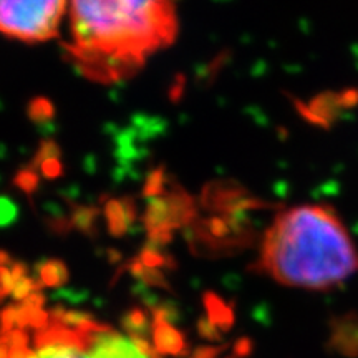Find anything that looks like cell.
I'll return each instance as SVG.
<instances>
[{
    "instance_id": "6da1fadb",
    "label": "cell",
    "mask_w": 358,
    "mask_h": 358,
    "mask_svg": "<svg viewBox=\"0 0 358 358\" xmlns=\"http://www.w3.org/2000/svg\"><path fill=\"white\" fill-rule=\"evenodd\" d=\"M69 60L90 80L131 78L176 38V0H70Z\"/></svg>"
},
{
    "instance_id": "7a4b0ae2",
    "label": "cell",
    "mask_w": 358,
    "mask_h": 358,
    "mask_svg": "<svg viewBox=\"0 0 358 358\" xmlns=\"http://www.w3.org/2000/svg\"><path fill=\"white\" fill-rule=\"evenodd\" d=\"M257 267L287 287L329 290L358 272V249L332 208L302 204L275 216Z\"/></svg>"
},
{
    "instance_id": "3957f363",
    "label": "cell",
    "mask_w": 358,
    "mask_h": 358,
    "mask_svg": "<svg viewBox=\"0 0 358 358\" xmlns=\"http://www.w3.org/2000/svg\"><path fill=\"white\" fill-rule=\"evenodd\" d=\"M70 0H0V34L22 42L58 37Z\"/></svg>"
},
{
    "instance_id": "277c9868",
    "label": "cell",
    "mask_w": 358,
    "mask_h": 358,
    "mask_svg": "<svg viewBox=\"0 0 358 358\" xmlns=\"http://www.w3.org/2000/svg\"><path fill=\"white\" fill-rule=\"evenodd\" d=\"M194 217L192 199L179 186H174L171 192L158 198H150L146 203L143 224L146 231L166 229L171 231L185 226Z\"/></svg>"
},
{
    "instance_id": "5b68a950",
    "label": "cell",
    "mask_w": 358,
    "mask_h": 358,
    "mask_svg": "<svg viewBox=\"0 0 358 358\" xmlns=\"http://www.w3.org/2000/svg\"><path fill=\"white\" fill-rule=\"evenodd\" d=\"M85 340L88 358H148L138 350L131 338L118 334L110 325L100 324L85 335Z\"/></svg>"
},
{
    "instance_id": "8992f818",
    "label": "cell",
    "mask_w": 358,
    "mask_h": 358,
    "mask_svg": "<svg viewBox=\"0 0 358 358\" xmlns=\"http://www.w3.org/2000/svg\"><path fill=\"white\" fill-rule=\"evenodd\" d=\"M329 345L338 355L358 358V315L350 313L332 322Z\"/></svg>"
},
{
    "instance_id": "52a82bcc",
    "label": "cell",
    "mask_w": 358,
    "mask_h": 358,
    "mask_svg": "<svg viewBox=\"0 0 358 358\" xmlns=\"http://www.w3.org/2000/svg\"><path fill=\"white\" fill-rule=\"evenodd\" d=\"M103 214L110 234L113 237H123L136 221V204L133 198H111L105 203Z\"/></svg>"
},
{
    "instance_id": "ba28073f",
    "label": "cell",
    "mask_w": 358,
    "mask_h": 358,
    "mask_svg": "<svg viewBox=\"0 0 358 358\" xmlns=\"http://www.w3.org/2000/svg\"><path fill=\"white\" fill-rule=\"evenodd\" d=\"M153 343L155 350L159 355H173V357H186L189 352L187 342L176 327L168 324L166 320L153 317Z\"/></svg>"
},
{
    "instance_id": "9c48e42d",
    "label": "cell",
    "mask_w": 358,
    "mask_h": 358,
    "mask_svg": "<svg viewBox=\"0 0 358 358\" xmlns=\"http://www.w3.org/2000/svg\"><path fill=\"white\" fill-rule=\"evenodd\" d=\"M35 274L42 287H62L70 279L69 267L60 259H45L35 267Z\"/></svg>"
},
{
    "instance_id": "30bf717a",
    "label": "cell",
    "mask_w": 358,
    "mask_h": 358,
    "mask_svg": "<svg viewBox=\"0 0 358 358\" xmlns=\"http://www.w3.org/2000/svg\"><path fill=\"white\" fill-rule=\"evenodd\" d=\"M98 217H100V209L96 206L71 204L69 216L71 229H77L90 239L98 236Z\"/></svg>"
},
{
    "instance_id": "8fae6325",
    "label": "cell",
    "mask_w": 358,
    "mask_h": 358,
    "mask_svg": "<svg viewBox=\"0 0 358 358\" xmlns=\"http://www.w3.org/2000/svg\"><path fill=\"white\" fill-rule=\"evenodd\" d=\"M122 329L131 338L148 340V335L153 330V322L143 307H129L122 315Z\"/></svg>"
},
{
    "instance_id": "7c38bea8",
    "label": "cell",
    "mask_w": 358,
    "mask_h": 358,
    "mask_svg": "<svg viewBox=\"0 0 358 358\" xmlns=\"http://www.w3.org/2000/svg\"><path fill=\"white\" fill-rule=\"evenodd\" d=\"M122 271H128L129 274L134 277V279L140 280L141 284L146 285V287H150L151 285V287H159V289L169 290V284H168L166 277H164L163 272H161L159 268L146 267L138 257L133 259V261H129L128 264H124V266H122Z\"/></svg>"
},
{
    "instance_id": "4fadbf2b",
    "label": "cell",
    "mask_w": 358,
    "mask_h": 358,
    "mask_svg": "<svg viewBox=\"0 0 358 358\" xmlns=\"http://www.w3.org/2000/svg\"><path fill=\"white\" fill-rule=\"evenodd\" d=\"M204 306L208 310V319L217 327L221 332H227L231 329L234 315L232 310L224 303L216 294H206L204 295Z\"/></svg>"
},
{
    "instance_id": "5bb4252c",
    "label": "cell",
    "mask_w": 358,
    "mask_h": 358,
    "mask_svg": "<svg viewBox=\"0 0 358 358\" xmlns=\"http://www.w3.org/2000/svg\"><path fill=\"white\" fill-rule=\"evenodd\" d=\"M27 116L35 124L52 123L55 118V106L45 96H35L27 105Z\"/></svg>"
},
{
    "instance_id": "9a60e30c",
    "label": "cell",
    "mask_w": 358,
    "mask_h": 358,
    "mask_svg": "<svg viewBox=\"0 0 358 358\" xmlns=\"http://www.w3.org/2000/svg\"><path fill=\"white\" fill-rule=\"evenodd\" d=\"M13 185H15L17 189L25 192L27 196H32L40 186V173L32 166L20 169L13 178Z\"/></svg>"
},
{
    "instance_id": "2e32d148",
    "label": "cell",
    "mask_w": 358,
    "mask_h": 358,
    "mask_svg": "<svg viewBox=\"0 0 358 358\" xmlns=\"http://www.w3.org/2000/svg\"><path fill=\"white\" fill-rule=\"evenodd\" d=\"M164 186H166V173H164L163 166H159L146 176L145 186H143V196L146 199L158 198L164 192Z\"/></svg>"
},
{
    "instance_id": "e0dca14e",
    "label": "cell",
    "mask_w": 358,
    "mask_h": 358,
    "mask_svg": "<svg viewBox=\"0 0 358 358\" xmlns=\"http://www.w3.org/2000/svg\"><path fill=\"white\" fill-rule=\"evenodd\" d=\"M60 156H62V150H60V146H58V143L53 141L52 138H45V140L40 141V145L37 148V151H35V156H34L32 163H30V166L35 168L38 171L40 164L45 163V161L53 159V158L60 159Z\"/></svg>"
},
{
    "instance_id": "ac0fdd59",
    "label": "cell",
    "mask_w": 358,
    "mask_h": 358,
    "mask_svg": "<svg viewBox=\"0 0 358 358\" xmlns=\"http://www.w3.org/2000/svg\"><path fill=\"white\" fill-rule=\"evenodd\" d=\"M138 259H140L146 267H151V268L173 267L171 257L166 256V254L159 252V248H155V245H150V244H146L145 248H143Z\"/></svg>"
},
{
    "instance_id": "d6986e66",
    "label": "cell",
    "mask_w": 358,
    "mask_h": 358,
    "mask_svg": "<svg viewBox=\"0 0 358 358\" xmlns=\"http://www.w3.org/2000/svg\"><path fill=\"white\" fill-rule=\"evenodd\" d=\"M42 284L35 279V277H22L20 280H17L15 284H13V290H12V297L13 301H19V302H24L27 297H29L30 294L34 292H42Z\"/></svg>"
},
{
    "instance_id": "ffe728a7",
    "label": "cell",
    "mask_w": 358,
    "mask_h": 358,
    "mask_svg": "<svg viewBox=\"0 0 358 358\" xmlns=\"http://www.w3.org/2000/svg\"><path fill=\"white\" fill-rule=\"evenodd\" d=\"M19 217V206L8 196H0V227H8Z\"/></svg>"
},
{
    "instance_id": "44dd1931",
    "label": "cell",
    "mask_w": 358,
    "mask_h": 358,
    "mask_svg": "<svg viewBox=\"0 0 358 358\" xmlns=\"http://www.w3.org/2000/svg\"><path fill=\"white\" fill-rule=\"evenodd\" d=\"M19 329V303H10L0 313V334Z\"/></svg>"
},
{
    "instance_id": "7402d4cb",
    "label": "cell",
    "mask_w": 358,
    "mask_h": 358,
    "mask_svg": "<svg viewBox=\"0 0 358 358\" xmlns=\"http://www.w3.org/2000/svg\"><path fill=\"white\" fill-rule=\"evenodd\" d=\"M0 342L7 348H19L29 345V334L22 329H15L12 332L0 334Z\"/></svg>"
},
{
    "instance_id": "603a6c76",
    "label": "cell",
    "mask_w": 358,
    "mask_h": 358,
    "mask_svg": "<svg viewBox=\"0 0 358 358\" xmlns=\"http://www.w3.org/2000/svg\"><path fill=\"white\" fill-rule=\"evenodd\" d=\"M40 174H42L43 178L47 179H57L62 176V173H64V164H62V161L58 158H53V159H47L45 163L40 164L38 168Z\"/></svg>"
},
{
    "instance_id": "cb8c5ba5",
    "label": "cell",
    "mask_w": 358,
    "mask_h": 358,
    "mask_svg": "<svg viewBox=\"0 0 358 358\" xmlns=\"http://www.w3.org/2000/svg\"><path fill=\"white\" fill-rule=\"evenodd\" d=\"M198 332L201 337L206 340H211V342H217V340H221V334H219L217 327L214 325L208 317H201L198 320Z\"/></svg>"
},
{
    "instance_id": "d4e9b609",
    "label": "cell",
    "mask_w": 358,
    "mask_h": 358,
    "mask_svg": "<svg viewBox=\"0 0 358 358\" xmlns=\"http://www.w3.org/2000/svg\"><path fill=\"white\" fill-rule=\"evenodd\" d=\"M47 224H48V227H50V229L58 236H64L71 229L70 219L64 217V216H53L52 219H48Z\"/></svg>"
},
{
    "instance_id": "484cf974",
    "label": "cell",
    "mask_w": 358,
    "mask_h": 358,
    "mask_svg": "<svg viewBox=\"0 0 358 358\" xmlns=\"http://www.w3.org/2000/svg\"><path fill=\"white\" fill-rule=\"evenodd\" d=\"M13 284L15 282H13L10 267H0V290H2V297L12 294Z\"/></svg>"
},
{
    "instance_id": "4316f807",
    "label": "cell",
    "mask_w": 358,
    "mask_h": 358,
    "mask_svg": "<svg viewBox=\"0 0 358 358\" xmlns=\"http://www.w3.org/2000/svg\"><path fill=\"white\" fill-rule=\"evenodd\" d=\"M222 352V347H199L194 350L192 358H217Z\"/></svg>"
},
{
    "instance_id": "83f0119b",
    "label": "cell",
    "mask_w": 358,
    "mask_h": 358,
    "mask_svg": "<svg viewBox=\"0 0 358 358\" xmlns=\"http://www.w3.org/2000/svg\"><path fill=\"white\" fill-rule=\"evenodd\" d=\"M10 272H12L13 282H17V280H20L22 277L29 275V267H27V264H24V262L13 261L10 266Z\"/></svg>"
},
{
    "instance_id": "f1b7e54d",
    "label": "cell",
    "mask_w": 358,
    "mask_h": 358,
    "mask_svg": "<svg viewBox=\"0 0 358 358\" xmlns=\"http://www.w3.org/2000/svg\"><path fill=\"white\" fill-rule=\"evenodd\" d=\"M252 352V343L249 342L248 338H243V340H239V342L236 343V347H234V358H237V357H248L249 353Z\"/></svg>"
},
{
    "instance_id": "f546056e",
    "label": "cell",
    "mask_w": 358,
    "mask_h": 358,
    "mask_svg": "<svg viewBox=\"0 0 358 358\" xmlns=\"http://www.w3.org/2000/svg\"><path fill=\"white\" fill-rule=\"evenodd\" d=\"M29 347H19V348H8L7 358H27L29 355Z\"/></svg>"
},
{
    "instance_id": "4dcf8cb0",
    "label": "cell",
    "mask_w": 358,
    "mask_h": 358,
    "mask_svg": "<svg viewBox=\"0 0 358 358\" xmlns=\"http://www.w3.org/2000/svg\"><path fill=\"white\" fill-rule=\"evenodd\" d=\"M13 259L10 257V254L7 250H0V267H8L12 266Z\"/></svg>"
},
{
    "instance_id": "1f68e13d",
    "label": "cell",
    "mask_w": 358,
    "mask_h": 358,
    "mask_svg": "<svg viewBox=\"0 0 358 358\" xmlns=\"http://www.w3.org/2000/svg\"><path fill=\"white\" fill-rule=\"evenodd\" d=\"M7 353H8V348L0 342V358H7Z\"/></svg>"
},
{
    "instance_id": "d6a6232c",
    "label": "cell",
    "mask_w": 358,
    "mask_h": 358,
    "mask_svg": "<svg viewBox=\"0 0 358 358\" xmlns=\"http://www.w3.org/2000/svg\"><path fill=\"white\" fill-rule=\"evenodd\" d=\"M27 358H38V355H37V353H35V352L30 350L29 355H27Z\"/></svg>"
},
{
    "instance_id": "836d02e7",
    "label": "cell",
    "mask_w": 358,
    "mask_h": 358,
    "mask_svg": "<svg viewBox=\"0 0 358 358\" xmlns=\"http://www.w3.org/2000/svg\"><path fill=\"white\" fill-rule=\"evenodd\" d=\"M0 297H2V290H0ZM3 299V297H2Z\"/></svg>"
},
{
    "instance_id": "e575fe53",
    "label": "cell",
    "mask_w": 358,
    "mask_h": 358,
    "mask_svg": "<svg viewBox=\"0 0 358 358\" xmlns=\"http://www.w3.org/2000/svg\"><path fill=\"white\" fill-rule=\"evenodd\" d=\"M0 301H2V297H0Z\"/></svg>"
}]
</instances>
